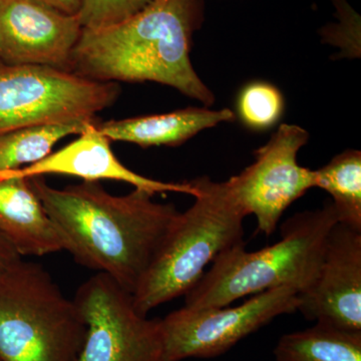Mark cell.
<instances>
[{
    "label": "cell",
    "instance_id": "1",
    "mask_svg": "<svg viewBox=\"0 0 361 361\" xmlns=\"http://www.w3.org/2000/svg\"><path fill=\"white\" fill-rule=\"evenodd\" d=\"M27 179L65 250L134 294L179 217L176 207L157 203L142 190L114 196L99 182L56 189L42 176Z\"/></svg>",
    "mask_w": 361,
    "mask_h": 361
},
{
    "label": "cell",
    "instance_id": "2",
    "mask_svg": "<svg viewBox=\"0 0 361 361\" xmlns=\"http://www.w3.org/2000/svg\"><path fill=\"white\" fill-rule=\"evenodd\" d=\"M196 0H153L129 20L103 30H82L70 71L97 82H154L212 106L215 96L190 58Z\"/></svg>",
    "mask_w": 361,
    "mask_h": 361
},
{
    "label": "cell",
    "instance_id": "3",
    "mask_svg": "<svg viewBox=\"0 0 361 361\" xmlns=\"http://www.w3.org/2000/svg\"><path fill=\"white\" fill-rule=\"evenodd\" d=\"M336 223L330 202L287 219L281 226V239L273 245L253 252L246 250L245 243L228 249L185 295V307H223L242 297L283 286L302 293L317 276Z\"/></svg>",
    "mask_w": 361,
    "mask_h": 361
},
{
    "label": "cell",
    "instance_id": "4",
    "mask_svg": "<svg viewBox=\"0 0 361 361\" xmlns=\"http://www.w3.org/2000/svg\"><path fill=\"white\" fill-rule=\"evenodd\" d=\"M190 182L195 189L193 205L180 213L133 294L135 310L142 315L186 295L221 253L245 243L246 215L226 182L207 176Z\"/></svg>",
    "mask_w": 361,
    "mask_h": 361
},
{
    "label": "cell",
    "instance_id": "5",
    "mask_svg": "<svg viewBox=\"0 0 361 361\" xmlns=\"http://www.w3.org/2000/svg\"><path fill=\"white\" fill-rule=\"evenodd\" d=\"M85 324L49 271L20 260L0 273V361H75Z\"/></svg>",
    "mask_w": 361,
    "mask_h": 361
},
{
    "label": "cell",
    "instance_id": "6",
    "mask_svg": "<svg viewBox=\"0 0 361 361\" xmlns=\"http://www.w3.org/2000/svg\"><path fill=\"white\" fill-rule=\"evenodd\" d=\"M118 94L116 82L52 66L0 63V135L32 126L96 122Z\"/></svg>",
    "mask_w": 361,
    "mask_h": 361
},
{
    "label": "cell",
    "instance_id": "7",
    "mask_svg": "<svg viewBox=\"0 0 361 361\" xmlns=\"http://www.w3.org/2000/svg\"><path fill=\"white\" fill-rule=\"evenodd\" d=\"M298 294L295 289L283 286L251 295L235 307L190 310L183 306L161 319V361L223 355L278 316L296 312L300 302Z\"/></svg>",
    "mask_w": 361,
    "mask_h": 361
},
{
    "label": "cell",
    "instance_id": "8",
    "mask_svg": "<svg viewBox=\"0 0 361 361\" xmlns=\"http://www.w3.org/2000/svg\"><path fill=\"white\" fill-rule=\"evenodd\" d=\"M75 305L85 324L75 361H161V319L135 307L134 296L104 273L78 287Z\"/></svg>",
    "mask_w": 361,
    "mask_h": 361
},
{
    "label": "cell",
    "instance_id": "9",
    "mask_svg": "<svg viewBox=\"0 0 361 361\" xmlns=\"http://www.w3.org/2000/svg\"><path fill=\"white\" fill-rule=\"evenodd\" d=\"M310 134L296 125L283 123L264 146L256 149L255 161L226 180L246 217L254 215L257 231L271 236L285 211L315 187V170L302 167L297 155Z\"/></svg>",
    "mask_w": 361,
    "mask_h": 361
},
{
    "label": "cell",
    "instance_id": "10",
    "mask_svg": "<svg viewBox=\"0 0 361 361\" xmlns=\"http://www.w3.org/2000/svg\"><path fill=\"white\" fill-rule=\"evenodd\" d=\"M82 27L78 16L39 0H0V63L70 71Z\"/></svg>",
    "mask_w": 361,
    "mask_h": 361
},
{
    "label": "cell",
    "instance_id": "11",
    "mask_svg": "<svg viewBox=\"0 0 361 361\" xmlns=\"http://www.w3.org/2000/svg\"><path fill=\"white\" fill-rule=\"evenodd\" d=\"M298 296L297 311L306 319L361 332V231L334 226L317 276Z\"/></svg>",
    "mask_w": 361,
    "mask_h": 361
},
{
    "label": "cell",
    "instance_id": "12",
    "mask_svg": "<svg viewBox=\"0 0 361 361\" xmlns=\"http://www.w3.org/2000/svg\"><path fill=\"white\" fill-rule=\"evenodd\" d=\"M110 140L102 134L97 123H90L78 139L32 165L0 173V177L32 178L65 175L87 182L114 180L132 185L135 189L153 195L187 194L193 197L191 182L169 183L145 177L123 165L111 151Z\"/></svg>",
    "mask_w": 361,
    "mask_h": 361
},
{
    "label": "cell",
    "instance_id": "13",
    "mask_svg": "<svg viewBox=\"0 0 361 361\" xmlns=\"http://www.w3.org/2000/svg\"><path fill=\"white\" fill-rule=\"evenodd\" d=\"M0 236L21 257L65 250L54 221L27 178L0 177Z\"/></svg>",
    "mask_w": 361,
    "mask_h": 361
},
{
    "label": "cell",
    "instance_id": "14",
    "mask_svg": "<svg viewBox=\"0 0 361 361\" xmlns=\"http://www.w3.org/2000/svg\"><path fill=\"white\" fill-rule=\"evenodd\" d=\"M234 120L235 114L229 109L210 110L204 106L110 121L97 123V128L110 141L130 142L142 148L176 147L202 130Z\"/></svg>",
    "mask_w": 361,
    "mask_h": 361
},
{
    "label": "cell",
    "instance_id": "15",
    "mask_svg": "<svg viewBox=\"0 0 361 361\" xmlns=\"http://www.w3.org/2000/svg\"><path fill=\"white\" fill-rule=\"evenodd\" d=\"M276 361H361V332L326 323L285 334L274 348Z\"/></svg>",
    "mask_w": 361,
    "mask_h": 361
},
{
    "label": "cell",
    "instance_id": "16",
    "mask_svg": "<svg viewBox=\"0 0 361 361\" xmlns=\"http://www.w3.org/2000/svg\"><path fill=\"white\" fill-rule=\"evenodd\" d=\"M315 174V187L331 197L337 222L361 231V152H342Z\"/></svg>",
    "mask_w": 361,
    "mask_h": 361
},
{
    "label": "cell",
    "instance_id": "17",
    "mask_svg": "<svg viewBox=\"0 0 361 361\" xmlns=\"http://www.w3.org/2000/svg\"><path fill=\"white\" fill-rule=\"evenodd\" d=\"M89 123L32 126L0 135V173L42 161L51 155L52 149L61 140L80 135Z\"/></svg>",
    "mask_w": 361,
    "mask_h": 361
},
{
    "label": "cell",
    "instance_id": "18",
    "mask_svg": "<svg viewBox=\"0 0 361 361\" xmlns=\"http://www.w3.org/2000/svg\"><path fill=\"white\" fill-rule=\"evenodd\" d=\"M283 94L274 85L254 80L240 90L237 116L247 129L263 132L274 127L283 116Z\"/></svg>",
    "mask_w": 361,
    "mask_h": 361
},
{
    "label": "cell",
    "instance_id": "19",
    "mask_svg": "<svg viewBox=\"0 0 361 361\" xmlns=\"http://www.w3.org/2000/svg\"><path fill=\"white\" fill-rule=\"evenodd\" d=\"M152 1L153 0H82L78 18L82 30H103L129 20Z\"/></svg>",
    "mask_w": 361,
    "mask_h": 361
},
{
    "label": "cell",
    "instance_id": "20",
    "mask_svg": "<svg viewBox=\"0 0 361 361\" xmlns=\"http://www.w3.org/2000/svg\"><path fill=\"white\" fill-rule=\"evenodd\" d=\"M20 260H23V257L20 254L0 236V273L16 265Z\"/></svg>",
    "mask_w": 361,
    "mask_h": 361
},
{
    "label": "cell",
    "instance_id": "21",
    "mask_svg": "<svg viewBox=\"0 0 361 361\" xmlns=\"http://www.w3.org/2000/svg\"><path fill=\"white\" fill-rule=\"evenodd\" d=\"M42 4L70 16H78L82 0H39Z\"/></svg>",
    "mask_w": 361,
    "mask_h": 361
}]
</instances>
